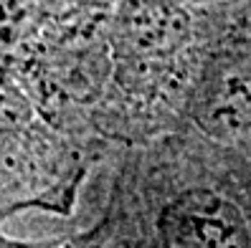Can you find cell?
I'll list each match as a JSON object with an SVG mask.
<instances>
[{"label":"cell","mask_w":251,"mask_h":248,"mask_svg":"<svg viewBox=\"0 0 251 248\" xmlns=\"http://www.w3.org/2000/svg\"><path fill=\"white\" fill-rule=\"evenodd\" d=\"M190 119L218 144L251 137V51H221L203 64L188 101Z\"/></svg>","instance_id":"7a4b0ae2"},{"label":"cell","mask_w":251,"mask_h":248,"mask_svg":"<svg viewBox=\"0 0 251 248\" xmlns=\"http://www.w3.org/2000/svg\"><path fill=\"white\" fill-rule=\"evenodd\" d=\"M76 178V152L41 119L21 76L0 64V215L28 205L64 210Z\"/></svg>","instance_id":"6da1fadb"},{"label":"cell","mask_w":251,"mask_h":248,"mask_svg":"<svg viewBox=\"0 0 251 248\" xmlns=\"http://www.w3.org/2000/svg\"><path fill=\"white\" fill-rule=\"evenodd\" d=\"M117 48L137 64L165 58L188 36V16L173 5H127L117 21Z\"/></svg>","instance_id":"277c9868"},{"label":"cell","mask_w":251,"mask_h":248,"mask_svg":"<svg viewBox=\"0 0 251 248\" xmlns=\"http://www.w3.org/2000/svg\"><path fill=\"white\" fill-rule=\"evenodd\" d=\"M162 248H251L241 208L216 190H185L160 213Z\"/></svg>","instance_id":"3957f363"}]
</instances>
